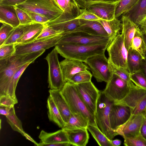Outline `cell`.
I'll return each mask as SVG.
<instances>
[{
  "instance_id": "cell-1",
  "label": "cell",
  "mask_w": 146,
  "mask_h": 146,
  "mask_svg": "<svg viewBox=\"0 0 146 146\" xmlns=\"http://www.w3.org/2000/svg\"><path fill=\"white\" fill-rule=\"evenodd\" d=\"M45 50L32 53L12 55L0 60V96L7 95L11 78L16 71L29 62H33Z\"/></svg>"
},
{
  "instance_id": "cell-2",
  "label": "cell",
  "mask_w": 146,
  "mask_h": 146,
  "mask_svg": "<svg viewBox=\"0 0 146 146\" xmlns=\"http://www.w3.org/2000/svg\"><path fill=\"white\" fill-rule=\"evenodd\" d=\"M111 41L100 44L83 45L70 43L58 44L55 48L65 58L73 59L85 62L93 56L105 52Z\"/></svg>"
},
{
  "instance_id": "cell-3",
  "label": "cell",
  "mask_w": 146,
  "mask_h": 146,
  "mask_svg": "<svg viewBox=\"0 0 146 146\" xmlns=\"http://www.w3.org/2000/svg\"><path fill=\"white\" fill-rule=\"evenodd\" d=\"M60 91L71 113L80 114L88 120L89 124L98 126L95 115L90 111L79 96L75 85L67 82L64 84Z\"/></svg>"
},
{
  "instance_id": "cell-4",
  "label": "cell",
  "mask_w": 146,
  "mask_h": 146,
  "mask_svg": "<svg viewBox=\"0 0 146 146\" xmlns=\"http://www.w3.org/2000/svg\"><path fill=\"white\" fill-rule=\"evenodd\" d=\"M113 102L106 97L102 91H100L95 115L98 126L110 140L118 135L116 131L111 128L110 123L109 113L111 106Z\"/></svg>"
},
{
  "instance_id": "cell-5",
  "label": "cell",
  "mask_w": 146,
  "mask_h": 146,
  "mask_svg": "<svg viewBox=\"0 0 146 146\" xmlns=\"http://www.w3.org/2000/svg\"><path fill=\"white\" fill-rule=\"evenodd\" d=\"M15 6L26 12L43 15L49 21L56 18L63 12L53 0H27Z\"/></svg>"
},
{
  "instance_id": "cell-6",
  "label": "cell",
  "mask_w": 146,
  "mask_h": 146,
  "mask_svg": "<svg viewBox=\"0 0 146 146\" xmlns=\"http://www.w3.org/2000/svg\"><path fill=\"white\" fill-rule=\"evenodd\" d=\"M84 62L98 82H108L113 74L110 70L108 59L105 52L90 57Z\"/></svg>"
},
{
  "instance_id": "cell-7",
  "label": "cell",
  "mask_w": 146,
  "mask_h": 146,
  "mask_svg": "<svg viewBox=\"0 0 146 146\" xmlns=\"http://www.w3.org/2000/svg\"><path fill=\"white\" fill-rule=\"evenodd\" d=\"M106 49L109 63L116 68L124 69L129 73L127 64L128 51L121 34L115 37Z\"/></svg>"
},
{
  "instance_id": "cell-8",
  "label": "cell",
  "mask_w": 146,
  "mask_h": 146,
  "mask_svg": "<svg viewBox=\"0 0 146 146\" xmlns=\"http://www.w3.org/2000/svg\"><path fill=\"white\" fill-rule=\"evenodd\" d=\"M114 103L129 107L131 109V114L145 113L146 89L134 85L130 87L129 93L122 100Z\"/></svg>"
},
{
  "instance_id": "cell-9",
  "label": "cell",
  "mask_w": 146,
  "mask_h": 146,
  "mask_svg": "<svg viewBox=\"0 0 146 146\" xmlns=\"http://www.w3.org/2000/svg\"><path fill=\"white\" fill-rule=\"evenodd\" d=\"M63 33L51 37L36 39L27 43H15V51L13 55L36 52L55 46L63 37Z\"/></svg>"
},
{
  "instance_id": "cell-10",
  "label": "cell",
  "mask_w": 146,
  "mask_h": 146,
  "mask_svg": "<svg viewBox=\"0 0 146 146\" xmlns=\"http://www.w3.org/2000/svg\"><path fill=\"white\" fill-rule=\"evenodd\" d=\"M58 54L54 48L45 58L48 66V87L51 90H61L65 84Z\"/></svg>"
},
{
  "instance_id": "cell-11",
  "label": "cell",
  "mask_w": 146,
  "mask_h": 146,
  "mask_svg": "<svg viewBox=\"0 0 146 146\" xmlns=\"http://www.w3.org/2000/svg\"><path fill=\"white\" fill-rule=\"evenodd\" d=\"M107 83L105 88L102 92L109 100L114 102L122 100L130 90L129 85L114 74Z\"/></svg>"
},
{
  "instance_id": "cell-12",
  "label": "cell",
  "mask_w": 146,
  "mask_h": 146,
  "mask_svg": "<svg viewBox=\"0 0 146 146\" xmlns=\"http://www.w3.org/2000/svg\"><path fill=\"white\" fill-rule=\"evenodd\" d=\"M109 41H111L108 37L92 35L82 32H76L64 35L58 44L96 45L103 44Z\"/></svg>"
},
{
  "instance_id": "cell-13",
  "label": "cell",
  "mask_w": 146,
  "mask_h": 146,
  "mask_svg": "<svg viewBox=\"0 0 146 146\" xmlns=\"http://www.w3.org/2000/svg\"><path fill=\"white\" fill-rule=\"evenodd\" d=\"M75 85L79 96L95 115L100 91L91 81Z\"/></svg>"
},
{
  "instance_id": "cell-14",
  "label": "cell",
  "mask_w": 146,
  "mask_h": 146,
  "mask_svg": "<svg viewBox=\"0 0 146 146\" xmlns=\"http://www.w3.org/2000/svg\"><path fill=\"white\" fill-rule=\"evenodd\" d=\"M131 115V109L129 107L113 102L111 106L109 113L111 128L116 131L127 121Z\"/></svg>"
},
{
  "instance_id": "cell-15",
  "label": "cell",
  "mask_w": 146,
  "mask_h": 146,
  "mask_svg": "<svg viewBox=\"0 0 146 146\" xmlns=\"http://www.w3.org/2000/svg\"><path fill=\"white\" fill-rule=\"evenodd\" d=\"M146 117L145 113L138 114H131L129 119L115 131L118 135L123 137L138 135L141 127Z\"/></svg>"
},
{
  "instance_id": "cell-16",
  "label": "cell",
  "mask_w": 146,
  "mask_h": 146,
  "mask_svg": "<svg viewBox=\"0 0 146 146\" xmlns=\"http://www.w3.org/2000/svg\"><path fill=\"white\" fill-rule=\"evenodd\" d=\"M119 0L113 3H95L90 5L86 9L101 19L111 20L115 18V11Z\"/></svg>"
},
{
  "instance_id": "cell-17",
  "label": "cell",
  "mask_w": 146,
  "mask_h": 146,
  "mask_svg": "<svg viewBox=\"0 0 146 146\" xmlns=\"http://www.w3.org/2000/svg\"><path fill=\"white\" fill-rule=\"evenodd\" d=\"M80 60L65 58L60 62L64 83L69 81L76 74L87 70V66Z\"/></svg>"
},
{
  "instance_id": "cell-18",
  "label": "cell",
  "mask_w": 146,
  "mask_h": 146,
  "mask_svg": "<svg viewBox=\"0 0 146 146\" xmlns=\"http://www.w3.org/2000/svg\"><path fill=\"white\" fill-rule=\"evenodd\" d=\"M53 0L63 12L60 16L51 21L58 22L72 20L79 15L80 9L77 5L72 4L68 0Z\"/></svg>"
},
{
  "instance_id": "cell-19",
  "label": "cell",
  "mask_w": 146,
  "mask_h": 146,
  "mask_svg": "<svg viewBox=\"0 0 146 146\" xmlns=\"http://www.w3.org/2000/svg\"><path fill=\"white\" fill-rule=\"evenodd\" d=\"M80 21V26L70 33L82 32L92 35L109 37L103 26L98 21L81 19Z\"/></svg>"
},
{
  "instance_id": "cell-20",
  "label": "cell",
  "mask_w": 146,
  "mask_h": 146,
  "mask_svg": "<svg viewBox=\"0 0 146 146\" xmlns=\"http://www.w3.org/2000/svg\"><path fill=\"white\" fill-rule=\"evenodd\" d=\"M71 145L76 146H85L89 139L87 128H63Z\"/></svg>"
},
{
  "instance_id": "cell-21",
  "label": "cell",
  "mask_w": 146,
  "mask_h": 146,
  "mask_svg": "<svg viewBox=\"0 0 146 146\" xmlns=\"http://www.w3.org/2000/svg\"><path fill=\"white\" fill-rule=\"evenodd\" d=\"M49 92V96L52 98L66 124L71 113L66 101L61 92L60 90L50 89Z\"/></svg>"
},
{
  "instance_id": "cell-22",
  "label": "cell",
  "mask_w": 146,
  "mask_h": 146,
  "mask_svg": "<svg viewBox=\"0 0 146 146\" xmlns=\"http://www.w3.org/2000/svg\"><path fill=\"white\" fill-rule=\"evenodd\" d=\"M121 33L125 47L128 51L135 31L138 27L127 16L122 15Z\"/></svg>"
},
{
  "instance_id": "cell-23",
  "label": "cell",
  "mask_w": 146,
  "mask_h": 146,
  "mask_svg": "<svg viewBox=\"0 0 146 146\" xmlns=\"http://www.w3.org/2000/svg\"><path fill=\"white\" fill-rule=\"evenodd\" d=\"M0 22L14 28L20 25L14 6L0 5Z\"/></svg>"
},
{
  "instance_id": "cell-24",
  "label": "cell",
  "mask_w": 146,
  "mask_h": 146,
  "mask_svg": "<svg viewBox=\"0 0 146 146\" xmlns=\"http://www.w3.org/2000/svg\"><path fill=\"white\" fill-rule=\"evenodd\" d=\"M44 26V24L34 22L28 24L23 36L15 43L23 44L33 41L39 35Z\"/></svg>"
},
{
  "instance_id": "cell-25",
  "label": "cell",
  "mask_w": 146,
  "mask_h": 146,
  "mask_svg": "<svg viewBox=\"0 0 146 146\" xmlns=\"http://www.w3.org/2000/svg\"><path fill=\"white\" fill-rule=\"evenodd\" d=\"M122 15L128 17L138 27L146 17V0H139L131 9Z\"/></svg>"
},
{
  "instance_id": "cell-26",
  "label": "cell",
  "mask_w": 146,
  "mask_h": 146,
  "mask_svg": "<svg viewBox=\"0 0 146 146\" xmlns=\"http://www.w3.org/2000/svg\"><path fill=\"white\" fill-rule=\"evenodd\" d=\"M38 137L41 140V142L44 144L69 142L66 133L64 129H62L52 133H48L42 130Z\"/></svg>"
},
{
  "instance_id": "cell-27",
  "label": "cell",
  "mask_w": 146,
  "mask_h": 146,
  "mask_svg": "<svg viewBox=\"0 0 146 146\" xmlns=\"http://www.w3.org/2000/svg\"><path fill=\"white\" fill-rule=\"evenodd\" d=\"M45 24L56 31L63 32L64 36L72 32L78 27L80 25V21L79 19L58 22L49 21Z\"/></svg>"
},
{
  "instance_id": "cell-28",
  "label": "cell",
  "mask_w": 146,
  "mask_h": 146,
  "mask_svg": "<svg viewBox=\"0 0 146 146\" xmlns=\"http://www.w3.org/2000/svg\"><path fill=\"white\" fill-rule=\"evenodd\" d=\"M107 33L109 39L112 41L120 34L122 25L118 19L115 18L109 20L100 19L98 21Z\"/></svg>"
},
{
  "instance_id": "cell-29",
  "label": "cell",
  "mask_w": 146,
  "mask_h": 146,
  "mask_svg": "<svg viewBox=\"0 0 146 146\" xmlns=\"http://www.w3.org/2000/svg\"><path fill=\"white\" fill-rule=\"evenodd\" d=\"M47 106L49 120L55 123L59 127L64 128L66 123L52 98L50 96L47 99Z\"/></svg>"
},
{
  "instance_id": "cell-30",
  "label": "cell",
  "mask_w": 146,
  "mask_h": 146,
  "mask_svg": "<svg viewBox=\"0 0 146 146\" xmlns=\"http://www.w3.org/2000/svg\"><path fill=\"white\" fill-rule=\"evenodd\" d=\"M143 59L137 51L130 48L128 51L127 56V66L130 74L140 71Z\"/></svg>"
},
{
  "instance_id": "cell-31",
  "label": "cell",
  "mask_w": 146,
  "mask_h": 146,
  "mask_svg": "<svg viewBox=\"0 0 146 146\" xmlns=\"http://www.w3.org/2000/svg\"><path fill=\"white\" fill-rule=\"evenodd\" d=\"M89 125L88 120L82 114L71 113L69 119L64 128L87 129Z\"/></svg>"
},
{
  "instance_id": "cell-32",
  "label": "cell",
  "mask_w": 146,
  "mask_h": 146,
  "mask_svg": "<svg viewBox=\"0 0 146 146\" xmlns=\"http://www.w3.org/2000/svg\"><path fill=\"white\" fill-rule=\"evenodd\" d=\"M130 48L137 51L142 56L143 59L145 58L146 44L143 35L139 27L135 31Z\"/></svg>"
},
{
  "instance_id": "cell-33",
  "label": "cell",
  "mask_w": 146,
  "mask_h": 146,
  "mask_svg": "<svg viewBox=\"0 0 146 146\" xmlns=\"http://www.w3.org/2000/svg\"><path fill=\"white\" fill-rule=\"evenodd\" d=\"M32 63V62H29L22 66L16 71L11 78L7 95L10 96L16 100H17L15 92L17 83L24 72L28 66Z\"/></svg>"
},
{
  "instance_id": "cell-34",
  "label": "cell",
  "mask_w": 146,
  "mask_h": 146,
  "mask_svg": "<svg viewBox=\"0 0 146 146\" xmlns=\"http://www.w3.org/2000/svg\"><path fill=\"white\" fill-rule=\"evenodd\" d=\"M87 129L100 146H112L110 140L98 126L89 124Z\"/></svg>"
},
{
  "instance_id": "cell-35",
  "label": "cell",
  "mask_w": 146,
  "mask_h": 146,
  "mask_svg": "<svg viewBox=\"0 0 146 146\" xmlns=\"http://www.w3.org/2000/svg\"><path fill=\"white\" fill-rule=\"evenodd\" d=\"M5 116L7 122L12 129L24 136L26 133L23 129L21 121L15 114L14 107L12 108L9 114Z\"/></svg>"
},
{
  "instance_id": "cell-36",
  "label": "cell",
  "mask_w": 146,
  "mask_h": 146,
  "mask_svg": "<svg viewBox=\"0 0 146 146\" xmlns=\"http://www.w3.org/2000/svg\"><path fill=\"white\" fill-rule=\"evenodd\" d=\"M139 0H120L117 4L115 13V17L118 18L131 9Z\"/></svg>"
},
{
  "instance_id": "cell-37",
  "label": "cell",
  "mask_w": 146,
  "mask_h": 146,
  "mask_svg": "<svg viewBox=\"0 0 146 146\" xmlns=\"http://www.w3.org/2000/svg\"><path fill=\"white\" fill-rule=\"evenodd\" d=\"M28 25H20L14 28L3 45L15 43L17 41L23 36Z\"/></svg>"
},
{
  "instance_id": "cell-38",
  "label": "cell",
  "mask_w": 146,
  "mask_h": 146,
  "mask_svg": "<svg viewBox=\"0 0 146 146\" xmlns=\"http://www.w3.org/2000/svg\"><path fill=\"white\" fill-rule=\"evenodd\" d=\"M92 76L91 73L86 70L76 74L68 82L77 85L91 81Z\"/></svg>"
},
{
  "instance_id": "cell-39",
  "label": "cell",
  "mask_w": 146,
  "mask_h": 146,
  "mask_svg": "<svg viewBox=\"0 0 146 146\" xmlns=\"http://www.w3.org/2000/svg\"><path fill=\"white\" fill-rule=\"evenodd\" d=\"M124 145L126 146H146V140L141 133L131 137H125Z\"/></svg>"
},
{
  "instance_id": "cell-40",
  "label": "cell",
  "mask_w": 146,
  "mask_h": 146,
  "mask_svg": "<svg viewBox=\"0 0 146 146\" xmlns=\"http://www.w3.org/2000/svg\"><path fill=\"white\" fill-rule=\"evenodd\" d=\"M109 67L113 74L117 75L126 82L130 87L134 85L130 79L129 73L127 70L122 68H116L110 63Z\"/></svg>"
},
{
  "instance_id": "cell-41",
  "label": "cell",
  "mask_w": 146,
  "mask_h": 146,
  "mask_svg": "<svg viewBox=\"0 0 146 146\" xmlns=\"http://www.w3.org/2000/svg\"><path fill=\"white\" fill-rule=\"evenodd\" d=\"M131 81L136 86L146 89V75L139 71L130 74Z\"/></svg>"
},
{
  "instance_id": "cell-42",
  "label": "cell",
  "mask_w": 146,
  "mask_h": 146,
  "mask_svg": "<svg viewBox=\"0 0 146 146\" xmlns=\"http://www.w3.org/2000/svg\"><path fill=\"white\" fill-rule=\"evenodd\" d=\"M15 51V44L4 45L0 46V60L11 56L13 54Z\"/></svg>"
},
{
  "instance_id": "cell-43",
  "label": "cell",
  "mask_w": 146,
  "mask_h": 146,
  "mask_svg": "<svg viewBox=\"0 0 146 146\" xmlns=\"http://www.w3.org/2000/svg\"><path fill=\"white\" fill-rule=\"evenodd\" d=\"M0 29V46H2L14 28L11 25L2 23Z\"/></svg>"
},
{
  "instance_id": "cell-44",
  "label": "cell",
  "mask_w": 146,
  "mask_h": 146,
  "mask_svg": "<svg viewBox=\"0 0 146 146\" xmlns=\"http://www.w3.org/2000/svg\"><path fill=\"white\" fill-rule=\"evenodd\" d=\"M20 25H27L33 23V21L27 12L14 6Z\"/></svg>"
},
{
  "instance_id": "cell-45",
  "label": "cell",
  "mask_w": 146,
  "mask_h": 146,
  "mask_svg": "<svg viewBox=\"0 0 146 146\" xmlns=\"http://www.w3.org/2000/svg\"><path fill=\"white\" fill-rule=\"evenodd\" d=\"M76 2L80 9H86L89 6L94 3L104 2L113 3L119 0H75Z\"/></svg>"
},
{
  "instance_id": "cell-46",
  "label": "cell",
  "mask_w": 146,
  "mask_h": 146,
  "mask_svg": "<svg viewBox=\"0 0 146 146\" xmlns=\"http://www.w3.org/2000/svg\"><path fill=\"white\" fill-rule=\"evenodd\" d=\"M63 33L56 31L51 27L45 24V26L42 31L36 39L54 36Z\"/></svg>"
},
{
  "instance_id": "cell-47",
  "label": "cell",
  "mask_w": 146,
  "mask_h": 146,
  "mask_svg": "<svg viewBox=\"0 0 146 146\" xmlns=\"http://www.w3.org/2000/svg\"><path fill=\"white\" fill-rule=\"evenodd\" d=\"M79 15L74 19H81L89 21H98L101 19L86 9H80Z\"/></svg>"
},
{
  "instance_id": "cell-48",
  "label": "cell",
  "mask_w": 146,
  "mask_h": 146,
  "mask_svg": "<svg viewBox=\"0 0 146 146\" xmlns=\"http://www.w3.org/2000/svg\"><path fill=\"white\" fill-rule=\"evenodd\" d=\"M18 100H16L9 95L0 96V106L11 108L17 103Z\"/></svg>"
},
{
  "instance_id": "cell-49",
  "label": "cell",
  "mask_w": 146,
  "mask_h": 146,
  "mask_svg": "<svg viewBox=\"0 0 146 146\" xmlns=\"http://www.w3.org/2000/svg\"><path fill=\"white\" fill-rule=\"evenodd\" d=\"M27 12L31 18L33 22L45 24L49 21L48 19L43 15L33 12Z\"/></svg>"
},
{
  "instance_id": "cell-50",
  "label": "cell",
  "mask_w": 146,
  "mask_h": 146,
  "mask_svg": "<svg viewBox=\"0 0 146 146\" xmlns=\"http://www.w3.org/2000/svg\"><path fill=\"white\" fill-rule=\"evenodd\" d=\"M27 0H2L0 5L15 6L22 3Z\"/></svg>"
},
{
  "instance_id": "cell-51",
  "label": "cell",
  "mask_w": 146,
  "mask_h": 146,
  "mask_svg": "<svg viewBox=\"0 0 146 146\" xmlns=\"http://www.w3.org/2000/svg\"><path fill=\"white\" fill-rule=\"evenodd\" d=\"M71 145L69 142H59L53 144H44L41 142L36 144L37 146H69Z\"/></svg>"
},
{
  "instance_id": "cell-52",
  "label": "cell",
  "mask_w": 146,
  "mask_h": 146,
  "mask_svg": "<svg viewBox=\"0 0 146 146\" xmlns=\"http://www.w3.org/2000/svg\"><path fill=\"white\" fill-rule=\"evenodd\" d=\"M13 107L9 108L3 106H0V114L5 116L8 115L10 113Z\"/></svg>"
},
{
  "instance_id": "cell-53",
  "label": "cell",
  "mask_w": 146,
  "mask_h": 146,
  "mask_svg": "<svg viewBox=\"0 0 146 146\" xmlns=\"http://www.w3.org/2000/svg\"><path fill=\"white\" fill-rule=\"evenodd\" d=\"M138 27L142 34L146 35V17L140 23Z\"/></svg>"
},
{
  "instance_id": "cell-54",
  "label": "cell",
  "mask_w": 146,
  "mask_h": 146,
  "mask_svg": "<svg viewBox=\"0 0 146 146\" xmlns=\"http://www.w3.org/2000/svg\"><path fill=\"white\" fill-rule=\"evenodd\" d=\"M140 133L143 137L146 140V117L141 127Z\"/></svg>"
},
{
  "instance_id": "cell-55",
  "label": "cell",
  "mask_w": 146,
  "mask_h": 146,
  "mask_svg": "<svg viewBox=\"0 0 146 146\" xmlns=\"http://www.w3.org/2000/svg\"><path fill=\"white\" fill-rule=\"evenodd\" d=\"M140 71L146 75V56L143 59Z\"/></svg>"
},
{
  "instance_id": "cell-56",
  "label": "cell",
  "mask_w": 146,
  "mask_h": 146,
  "mask_svg": "<svg viewBox=\"0 0 146 146\" xmlns=\"http://www.w3.org/2000/svg\"><path fill=\"white\" fill-rule=\"evenodd\" d=\"M111 142L112 146H119L121 145V140L118 139L114 140H110Z\"/></svg>"
},
{
  "instance_id": "cell-57",
  "label": "cell",
  "mask_w": 146,
  "mask_h": 146,
  "mask_svg": "<svg viewBox=\"0 0 146 146\" xmlns=\"http://www.w3.org/2000/svg\"><path fill=\"white\" fill-rule=\"evenodd\" d=\"M24 136L27 139L34 143L36 145L37 143H36L29 135L27 133H25Z\"/></svg>"
},
{
  "instance_id": "cell-58",
  "label": "cell",
  "mask_w": 146,
  "mask_h": 146,
  "mask_svg": "<svg viewBox=\"0 0 146 146\" xmlns=\"http://www.w3.org/2000/svg\"><path fill=\"white\" fill-rule=\"evenodd\" d=\"M71 4L74 5H77L75 0H68Z\"/></svg>"
},
{
  "instance_id": "cell-59",
  "label": "cell",
  "mask_w": 146,
  "mask_h": 146,
  "mask_svg": "<svg viewBox=\"0 0 146 146\" xmlns=\"http://www.w3.org/2000/svg\"><path fill=\"white\" fill-rule=\"evenodd\" d=\"M143 36L145 43L146 44V35H143Z\"/></svg>"
},
{
  "instance_id": "cell-60",
  "label": "cell",
  "mask_w": 146,
  "mask_h": 146,
  "mask_svg": "<svg viewBox=\"0 0 146 146\" xmlns=\"http://www.w3.org/2000/svg\"><path fill=\"white\" fill-rule=\"evenodd\" d=\"M145 113L146 114V108H145Z\"/></svg>"
},
{
  "instance_id": "cell-61",
  "label": "cell",
  "mask_w": 146,
  "mask_h": 146,
  "mask_svg": "<svg viewBox=\"0 0 146 146\" xmlns=\"http://www.w3.org/2000/svg\"><path fill=\"white\" fill-rule=\"evenodd\" d=\"M145 55H146V53H145Z\"/></svg>"
},
{
  "instance_id": "cell-62",
  "label": "cell",
  "mask_w": 146,
  "mask_h": 146,
  "mask_svg": "<svg viewBox=\"0 0 146 146\" xmlns=\"http://www.w3.org/2000/svg\"><path fill=\"white\" fill-rule=\"evenodd\" d=\"M2 0H0V1H2Z\"/></svg>"
}]
</instances>
